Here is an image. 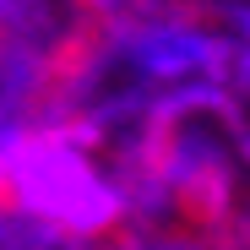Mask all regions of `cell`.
I'll list each match as a JSON object with an SVG mask.
<instances>
[{
  "instance_id": "6da1fadb",
  "label": "cell",
  "mask_w": 250,
  "mask_h": 250,
  "mask_svg": "<svg viewBox=\"0 0 250 250\" xmlns=\"http://www.w3.org/2000/svg\"><path fill=\"white\" fill-rule=\"evenodd\" d=\"M0 223L27 250L109 245L131 229V196L93 131L33 120L0 136Z\"/></svg>"
}]
</instances>
